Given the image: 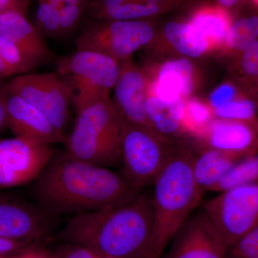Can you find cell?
I'll return each mask as SVG.
<instances>
[{"label": "cell", "instance_id": "37", "mask_svg": "<svg viewBox=\"0 0 258 258\" xmlns=\"http://www.w3.org/2000/svg\"><path fill=\"white\" fill-rule=\"evenodd\" d=\"M247 1L248 0H216V3L232 13V10L240 9Z\"/></svg>", "mask_w": 258, "mask_h": 258}, {"label": "cell", "instance_id": "24", "mask_svg": "<svg viewBox=\"0 0 258 258\" xmlns=\"http://www.w3.org/2000/svg\"><path fill=\"white\" fill-rule=\"evenodd\" d=\"M235 81L258 104V40L233 59Z\"/></svg>", "mask_w": 258, "mask_h": 258}, {"label": "cell", "instance_id": "15", "mask_svg": "<svg viewBox=\"0 0 258 258\" xmlns=\"http://www.w3.org/2000/svg\"><path fill=\"white\" fill-rule=\"evenodd\" d=\"M144 69L149 80L148 91L164 101L186 100L195 91L196 69L189 58L172 59Z\"/></svg>", "mask_w": 258, "mask_h": 258}, {"label": "cell", "instance_id": "1", "mask_svg": "<svg viewBox=\"0 0 258 258\" xmlns=\"http://www.w3.org/2000/svg\"><path fill=\"white\" fill-rule=\"evenodd\" d=\"M31 184L35 201L59 216L113 206L142 191L122 173L74 159L66 152H55Z\"/></svg>", "mask_w": 258, "mask_h": 258}, {"label": "cell", "instance_id": "40", "mask_svg": "<svg viewBox=\"0 0 258 258\" xmlns=\"http://www.w3.org/2000/svg\"><path fill=\"white\" fill-rule=\"evenodd\" d=\"M250 1L251 4L253 5L254 8L258 10V0H248Z\"/></svg>", "mask_w": 258, "mask_h": 258}, {"label": "cell", "instance_id": "19", "mask_svg": "<svg viewBox=\"0 0 258 258\" xmlns=\"http://www.w3.org/2000/svg\"><path fill=\"white\" fill-rule=\"evenodd\" d=\"M185 101L183 98L174 101H164L148 91L146 114L149 127L174 142V137L184 134L181 123Z\"/></svg>", "mask_w": 258, "mask_h": 258}, {"label": "cell", "instance_id": "22", "mask_svg": "<svg viewBox=\"0 0 258 258\" xmlns=\"http://www.w3.org/2000/svg\"><path fill=\"white\" fill-rule=\"evenodd\" d=\"M181 3H149L144 0H124L123 3L97 13L88 20H141L154 19L156 17L179 9Z\"/></svg>", "mask_w": 258, "mask_h": 258}, {"label": "cell", "instance_id": "4", "mask_svg": "<svg viewBox=\"0 0 258 258\" xmlns=\"http://www.w3.org/2000/svg\"><path fill=\"white\" fill-rule=\"evenodd\" d=\"M76 120L66 140L74 159L109 167L120 162L121 120L110 96L93 95L74 102Z\"/></svg>", "mask_w": 258, "mask_h": 258}, {"label": "cell", "instance_id": "41", "mask_svg": "<svg viewBox=\"0 0 258 258\" xmlns=\"http://www.w3.org/2000/svg\"><path fill=\"white\" fill-rule=\"evenodd\" d=\"M17 256H18V254L17 255L0 256V258H18Z\"/></svg>", "mask_w": 258, "mask_h": 258}, {"label": "cell", "instance_id": "3", "mask_svg": "<svg viewBox=\"0 0 258 258\" xmlns=\"http://www.w3.org/2000/svg\"><path fill=\"white\" fill-rule=\"evenodd\" d=\"M194 152L189 146L178 144L153 183L154 222L149 258H162L204 196L191 170Z\"/></svg>", "mask_w": 258, "mask_h": 258}, {"label": "cell", "instance_id": "7", "mask_svg": "<svg viewBox=\"0 0 258 258\" xmlns=\"http://www.w3.org/2000/svg\"><path fill=\"white\" fill-rule=\"evenodd\" d=\"M202 211L228 247L258 227V183L219 192Z\"/></svg>", "mask_w": 258, "mask_h": 258}, {"label": "cell", "instance_id": "28", "mask_svg": "<svg viewBox=\"0 0 258 258\" xmlns=\"http://www.w3.org/2000/svg\"><path fill=\"white\" fill-rule=\"evenodd\" d=\"M216 118L234 120H254L258 118V104L248 95L236 98L227 104L212 109Z\"/></svg>", "mask_w": 258, "mask_h": 258}, {"label": "cell", "instance_id": "32", "mask_svg": "<svg viewBox=\"0 0 258 258\" xmlns=\"http://www.w3.org/2000/svg\"><path fill=\"white\" fill-rule=\"evenodd\" d=\"M245 94L247 93L235 81L226 82L212 91L209 96L208 103L212 109H214Z\"/></svg>", "mask_w": 258, "mask_h": 258}, {"label": "cell", "instance_id": "16", "mask_svg": "<svg viewBox=\"0 0 258 258\" xmlns=\"http://www.w3.org/2000/svg\"><path fill=\"white\" fill-rule=\"evenodd\" d=\"M7 127L15 137L37 143L51 145L64 141V135L52 125L43 113L21 97L8 91Z\"/></svg>", "mask_w": 258, "mask_h": 258}, {"label": "cell", "instance_id": "6", "mask_svg": "<svg viewBox=\"0 0 258 258\" xmlns=\"http://www.w3.org/2000/svg\"><path fill=\"white\" fill-rule=\"evenodd\" d=\"M157 36L154 19L141 20H93L84 19L77 50L102 52L120 61L151 45Z\"/></svg>", "mask_w": 258, "mask_h": 258}, {"label": "cell", "instance_id": "38", "mask_svg": "<svg viewBox=\"0 0 258 258\" xmlns=\"http://www.w3.org/2000/svg\"><path fill=\"white\" fill-rule=\"evenodd\" d=\"M15 73L11 68L0 57V79L15 76Z\"/></svg>", "mask_w": 258, "mask_h": 258}, {"label": "cell", "instance_id": "13", "mask_svg": "<svg viewBox=\"0 0 258 258\" xmlns=\"http://www.w3.org/2000/svg\"><path fill=\"white\" fill-rule=\"evenodd\" d=\"M166 258H226L227 247L203 211L183 226Z\"/></svg>", "mask_w": 258, "mask_h": 258}, {"label": "cell", "instance_id": "34", "mask_svg": "<svg viewBox=\"0 0 258 258\" xmlns=\"http://www.w3.org/2000/svg\"><path fill=\"white\" fill-rule=\"evenodd\" d=\"M33 242L8 240L0 237V256L17 255L30 249Z\"/></svg>", "mask_w": 258, "mask_h": 258}, {"label": "cell", "instance_id": "17", "mask_svg": "<svg viewBox=\"0 0 258 258\" xmlns=\"http://www.w3.org/2000/svg\"><path fill=\"white\" fill-rule=\"evenodd\" d=\"M0 35L14 42L38 67L54 57L45 37L22 12L10 10L0 14Z\"/></svg>", "mask_w": 258, "mask_h": 258}, {"label": "cell", "instance_id": "31", "mask_svg": "<svg viewBox=\"0 0 258 258\" xmlns=\"http://www.w3.org/2000/svg\"><path fill=\"white\" fill-rule=\"evenodd\" d=\"M226 258H258V227L228 246Z\"/></svg>", "mask_w": 258, "mask_h": 258}, {"label": "cell", "instance_id": "20", "mask_svg": "<svg viewBox=\"0 0 258 258\" xmlns=\"http://www.w3.org/2000/svg\"><path fill=\"white\" fill-rule=\"evenodd\" d=\"M233 19L230 10L216 3L198 7L190 14L188 20L194 28L208 39L213 50L222 48Z\"/></svg>", "mask_w": 258, "mask_h": 258}, {"label": "cell", "instance_id": "8", "mask_svg": "<svg viewBox=\"0 0 258 258\" xmlns=\"http://www.w3.org/2000/svg\"><path fill=\"white\" fill-rule=\"evenodd\" d=\"M8 92L18 95L43 113L64 135L72 103L73 90L57 73L20 75L7 83Z\"/></svg>", "mask_w": 258, "mask_h": 258}, {"label": "cell", "instance_id": "21", "mask_svg": "<svg viewBox=\"0 0 258 258\" xmlns=\"http://www.w3.org/2000/svg\"><path fill=\"white\" fill-rule=\"evenodd\" d=\"M162 34L174 50L186 58H197L212 51L208 39L188 20L168 22L163 28Z\"/></svg>", "mask_w": 258, "mask_h": 258}, {"label": "cell", "instance_id": "30", "mask_svg": "<svg viewBox=\"0 0 258 258\" xmlns=\"http://www.w3.org/2000/svg\"><path fill=\"white\" fill-rule=\"evenodd\" d=\"M88 0H59L61 37L67 36L79 28L85 19Z\"/></svg>", "mask_w": 258, "mask_h": 258}, {"label": "cell", "instance_id": "36", "mask_svg": "<svg viewBox=\"0 0 258 258\" xmlns=\"http://www.w3.org/2000/svg\"><path fill=\"white\" fill-rule=\"evenodd\" d=\"M7 83L0 81V130L7 127Z\"/></svg>", "mask_w": 258, "mask_h": 258}, {"label": "cell", "instance_id": "26", "mask_svg": "<svg viewBox=\"0 0 258 258\" xmlns=\"http://www.w3.org/2000/svg\"><path fill=\"white\" fill-rule=\"evenodd\" d=\"M253 183H258V152L236 163L212 191L222 192L235 186Z\"/></svg>", "mask_w": 258, "mask_h": 258}, {"label": "cell", "instance_id": "9", "mask_svg": "<svg viewBox=\"0 0 258 258\" xmlns=\"http://www.w3.org/2000/svg\"><path fill=\"white\" fill-rule=\"evenodd\" d=\"M57 74L69 83L73 91H88L110 95L121 71V62L111 56L90 50H77L56 58ZM69 82V81H68Z\"/></svg>", "mask_w": 258, "mask_h": 258}, {"label": "cell", "instance_id": "23", "mask_svg": "<svg viewBox=\"0 0 258 258\" xmlns=\"http://www.w3.org/2000/svg\"><path fill=\"white\" fill-rule=\"evenodd\" d=\"M257 40L258 15L245 13L232 20L221 50L234 59Z\"/></svg>", "mask_w": 258, "mask_h": 258}, {"label": "cell", "instance_id": "5", "mask_svg": "<svg viewBox=\"0 0 258 258\" xmlns=\"http://www.w3.org/2000/svg\"><path fill=\"white\" fill-rule=\"evenodd\" d=\"M121 120L120 159L122 174L139 189L152 185L178 144L144 125Z\"/></svg>", "mask_w": 258, "mask_h": 258}, {"label": "cell", "instance_id": "10", "mask_svg": "<svg viewBox=\"0 0 258 258\" xmlns=\"http://www.w3.org/2000/svg\"><path fill=\"white\" fill-rule=\"evenodd\" d=\"M55 153L49 144L17 137L0 139V189L31 184Z\"/></svg>", "mask_w": 258, "mask_h": 258}, {"label": "cell", "instance_id": "35", "mask_svg": "<svg viewBox=\"0 0 258 258\" xmlns=\"http://www.w3.org/2000/svg\"><path fill=\"white\" fill-rule=\"evenodd\" d=\"M30 0H0V14L10 10H17L27 14Z\"/></svg>", "mask_w": 258, "mask_h": 258}, {"label": "cell", "instance_id": "11", "mask_svg": "<svg viewBox=\"0 0 258 258\" xmlns=\"http://www.w3.org/2000/svg\"><path fill=\"white\" fill-rule=\"evenodd\" d=\"M59 215L40 204L0 195V237L35 242L55 228Z\"/></svg>", "mask_w": 258, "mask_h": 258}, {"label": "cell", "instance_id": "42", "mask_svg": "<svg viewBox=\"0 0 258 258\" xmlns=\"http://www.w3.org/2000/svg\"><path fill=\"white\" fill-rule=\"evenodd\" d=\"M99 258H118V257H111V256H101V255H100Z\"/></svg>", "mask_w": 258, "mask_h": 258}, {"label": "cell", "instance_id": "14", "mask_svg": "<svg viewBox=\"0 0 258 258\" xmlns=\"http://www.w3.org/2000/svg\"><path fill=\"white\" fill-rule=\"evenodd\" d=\"M149 83L145 70L134 63L132 58L122 61L113 100L120 120L149 127L146 114Z\"/></svg>", "mask_w": 258, "mask_h": 258}, {"label": "cell", "instance_id": "39", "mask_svg": "<svg viewBox=\"0 0 258 258\" xmlns=\"http://www.w3.org/2000/svg\"><path fill=\"white\" fill-rule=\"evenodd\" d=\"M149 3H157V4H163V3H181L186 5L189 3V0H144Z\"/></svg>", "mask_w": 258, "mask_h": 258}, {"label": "cell", "instance_id": "25", "mask_svg": "<svg viewBox=\"0 0 258 258\" xmlns=\"http://www.w3.org/2000/svg\"><path fill=\"white\" fill-rule=\"evenodd\" d=\"M214 118L213 112L208 103L195 98H189L185 101L181 123L184 134L200 139Z\"/></svg>", "mask_w": 258, "mask_h": 258}, {"label": "cell", "instance_id": "18", "mask_svg": "<svg viewBox=\"0 0 258 258\" xmlns=\"http://www.w3.org/2000/svg\"><path fill=\"white\" fill-rule=\"evenodd\" d=\"M240 160L211 148L202 147L198 153L194 152L191 170L199 189L203 195L212 191L226 173Z\"/></svg>", "mask_w": 258, "mask_h": 258}, {"label": "cell", "instance_id": "27", "mask_svg": "<svg viewBox=\"0 0 258 258\" xmlns=\"http://www.w3.org/2000/svg\"><path fill=\"white\" fill-rule=\"evenodd\" d=\"M38 3L35 25L46 38L61 37L60 11L50 0H37Z\"/></svg>", "mask_w": 258, "mask_h": 258}, {"label": "cell", "instance_id": "29", "mask_svg": "<svg viewBox=\"0 0 258 258\" xmlns=\"http://www.w3.org/2000/svg\"><path fill=\"white\" fill-rule=\"evenodd\" d=\"M0 57L15 71V74H29L38 67L14 42L0 35Z\"/></svg>", "mask_w": 258, "mask_h": 258}, {"label": "cell", "instance_id": "12", "mask_svg": "<svg viewBox=\"0 0 258 258\" xmlns=\"http://www.w3.org/2000/svg\"><path fill=\"white\" fill-rule=\"evenodd\" d=\"M201 147L211 148L243 159L258 152V118H214L198 139Z\"/></svg>", "mask_w": 258, "mask_h": 258}, {"label": "cell", "instance_id": "2", "mask_svg": "<svg viewBox=\"0 0 258 258\" xmlns=\"http://www.w3.org/2000/svg\"><path fill=\"white\" fill-rule=\"evenodd\" d=\"M153 222L152 193L142 191L123 203L75 215L55 238L81 244L98 255L149 258Z\"/></svg>", "mask_w": 258, "mask_h": 258}, {"label": "cell", "instance_id": "33", "mask_svg": "<svg viewBox=\"0 0 258 258\" xmlns=\"http://www.w3.org/2000/svg\"><path fill=\"white\" fill-rule=\"evenodd\" d=\"M49 258H99L92 249L81 244L62 242L56 247Z\"/></svg>", "mask_w": 258, "mask_h": 258}]
</instances>
